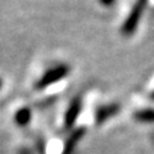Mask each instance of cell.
<instances>
[{"mask_svg": "<svg viewBox=\"0 0 154 154\" xmlns=\"http://www.w3.org/2000/svg\"><path fill=\"white\" fill-rule=\"evenodd\" d=\"M148 3H149V0H136L134 3L131 11L127 14V17L121 27V33L123 36H132L135 33L139 23L141 21L143 14L145 12Z\"/></svg>", "mask_w": 154, "mask_h": 154, "instance_id": "obj_1", "label": "cell"}, {"mask_svg": "<svg viewBox=\"0 0 154 154\" xmlns=\"http://www.w3.org/2000/svg\"><path fill=\"white\" fill-rule=\"evenodd\" d=\"M68 73H69V67L67 64H64V63L57 64L54 67H51V68H49L40 79L37 80L35 88L37 90H42V89L48 88V86L58 82V81L63 80L64 77H67Z\"/></svg>", "mask_w": 154, "mask_h": 154, "instance_id": "obj_2", "label": "cell"}, {"mask_svg": "<svg viewBox=\"0 0 154 154\" xmlns=\"http://www.w3.org/2000/svg\"><path fill=\"white\" fill-rule=\"evenodd\" d=\"M81 109H82V100H81L80 96H76L75 99H72V102H71L69 107L66 112V116H64L66 128H72L75 126L77 118H79V116L81 113Z\"/></svg>", "mask_w": 154, "mask_h": 154, "instance_id": "obj_3", "label": "cell"}, {"mask_svg": "<svg viewBox=\"0 0 154 154\" xmlns=\"http://www.w3.org/2000/svg\"><path fill=\"white\" fill-rule=\"evenodd\" d=\"M119 104L117 103H112V104H105V105H102L96 109L95 112V121L98 125H102L104 123L105 121H108L109 118L114 117L116 114L119 112Z\"/></svg>", "mask_w": 154, "mask_h": 154, "instance_id": "obj_4", "label": "cell"}, {"mask_svg": "<svg viewBox=\"0 0 154 154\" xmlns=\"http://www.w3.org/2000/svg\"><path fill=\"white\" fill-rule=\"evenodd\" d=\"M85 132H86L85 127L75 128L73 131H72V134L68 136V139L66 140L64 146H63V149H62V154H72L73 153L76 146H77V144H79L81 139L85 136Z\"/></svg>", "mask_w": 154, "mask_h": 154, "instance_id": "obj_5", "label": "cell"}, {"mask_svg": "<svg viewBox=\"0 0 154 154\" xmlns=\"http://www.w3.org/2000/svg\"><path fill=\"white\" fill-rule=\"evenodd\" d=\"M134 118L141 123H154V108L139 109L134 113Z\"/></svg>", "mask_w": 154, "mask_h": 154, "instance_id": "obj_6", "label": "cell"}, {"mask_svg": "<svg viewBox=\"0 0 154 154\" xmlns=\"http://www.w3.org/2000/svg\"><path fill=\"white\" fill-rule=\"evenodd\" d=\"M31 118H32V113H31V109H28V108L19 109L16 113V117H14L18 126H27L30 123Z\"/></svg>", "mask_w": 154, "mask_h": 154, "instance_id": "obj_7", "label": "cell"}, {"mask_svg": "<svg viewBox=\"0 0 154 154\" xmlns=\"http://www.w3.org/2000/svg\"><path fill=\"white\" fill-rule=\"evenodd\" d=\"M116 2H117V0H99V3L102 4L103 7H107V8H109V7L114 5Z\"/></svg>", "mask_w": 154, "mask_h": 154, "instance_id": "obj_8", "label": "cell"}, {"mask_svg": "<svg viewBox=\"0 0 154 154\" xmlns=\"http://www.w3.org/2000/svg\"><path fill=\"white\" fill-rule=\"evenodd\" d=\"M150 99H152V100H154V91H153V93L150 94Z\"/></svg>", "mask_w": 154, "mask_h": 154, "instance_id": "obj_9", "label": "cell"}, {"mask_svg": "<svg viewBox=\"0 0 154 154\" xmlns=\"http://www.w3.org/2000/svg\"><path fill=\"white\" fill-rule=\"evenodd\" d=\"M2 86H3V81H2V79H0V89H2Z\"/></svg>", "mask_w": 154, "mask_h": 154, "instance_id": "obj_10", "label": "cell"}]
</instances>
